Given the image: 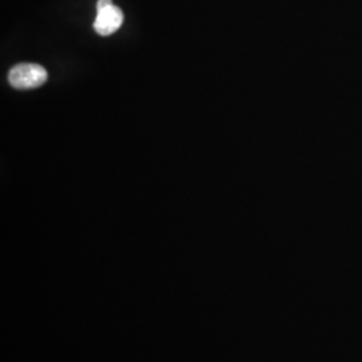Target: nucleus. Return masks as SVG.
Returning <instances> with one entry per match:
<instances>
[{"instance_id":"nucleus-1","label":"nucleus","mask_w":362,"mask_h":362,"mask_svg":"<svg viewBox=\"0 0 362 362\" xmlns=\"http://www.w3.org/2000/svg\"><path fill=\"white\" fill-rule=\"evenodd\" d=\"M49 74L43 66L37 64H19L8 73V82L13 89L30 90L45 85Z\"/></svg>"},{"instance_id":"nucleus-2","label":"nucleus","mask_w":362,"mask_h":362,"mask_svg":"<svg viewBox=\"0 0 362 362\" xmlns=\"http://www.w3.org/2000/svg\"><path fill=\"white\" fill-rule=\"evenodd\" d=\"M124 23V13L113 4L112 0H98L97 18L94 21V30L101 37L115 34Z\"/></svg>"}]
</instances>
